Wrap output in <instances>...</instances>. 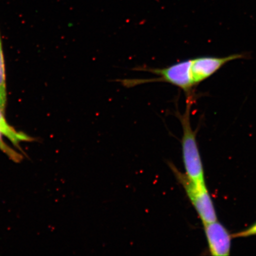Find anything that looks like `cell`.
Here are the masks:
<instances>
[{
    "label": "cell",
    "instance_id": "cell-2",
    "mask_svg": "<svg viewBox=\"0 0 256 256\" xmlns=\"http://www.w3.org/2000/svg\"><path fill=\"white\" fill-rule=\"evenodd\" d=\"M192 60H183L162 68L147 67L138 68L140 71L147 72L159 76L156 78L124 80L121 81L124 86L130 88L144 83L164 82L176 86L184 91L186 96L193 95L194 84L192 78L191 66Z\"/></svg>",
    "mask_w": 256,
    "mask_h": 256
},
{
    "label": "cell",
    "instance_id": "cell-8",
    "mask_svg": "<svg viewBox=\"0 0 256 256\" xmlns=\"http://www.w3.org/2000/svg\"><path fill=\"white\" fill-rule=\"evenodd\" d=\"M2 133L0 131V151L4 154L8 158L15 162H19L24 159V156L6 143L3 139Z\"/></svg>",
    "mask_w": 256,
    "mask_h": 256
},
{
    "label": "cell",
    "instance_id": "cell-7",
    "mask_svg": "<svg viewBox=\"0 0 256 256\" xmlns=\"http://www.w3.org/2000/svg\"><path fill=\"white\" fill-rule=\"evenodd\" d=\"M8 104L7 81H6V64L2 42L0 33V108L6 114Z\"/></svg>",
    "mask_w": 256,
    "mask_h": 256
},
{
    "label": "cell",
    "instance_id": "cell-4",
    "mask_svg": "<svg viewBox=\"0 0 256 256\" xmlns=\"http://www.w3.org/2000/svg\"><path fill=\"white\" fill-rule=\"evenodd\" d=\"M246 57L244 54H235L225 57L200 56L192 60L191 72L194 86L210 78L226 64Z\"/></svg>",
    "mask_w": 256,
    "mask_h": 256
},
{
    "label": "cell",
    "instance_id": "cell-1",
    "mask_svg": "<svg viewBox=\"0 0 256 256\" xmlns=\"http://www.w3.org/2000/svg\"><path fill=\"white\" fill-rule=\"evenodd\" d=\"M195 100V94L187 96L186 106L183 114H176L183 128L181 140L182 156L185 174L197 184H204V170L196 142V132L192 130L190 123V110Z\"/></svg>",
    "mask_w": 256,
    "mask_h": 256
},
{
    "label": "cell",
    "instance_id": "cell-3",
    "mask_svg": "<svg viewBox=\"0 0 256 256\" xmlns=\"http://www.w3.org/2000/svg\"><path fill=\"white\" fill-rule=\"evenodd\" d=\"M170 167L174 172L178 180L184 187L188 199L196 210L203 224L216 222L217 216L215 207L206 184H194L186 175L179 172L174 165L170 164Z\"/></svg>",
    "mask_w": 256,
    "mask_h": 256
},
{
    "label": "cell",
    "instance_id": "cell-6",
    "mask_svg": "<svg viewBox=\"0 0 256 256\" xmlns=\"http://www.w3.org/2000/svg\"><path fill=\"white\" fill-rule=\"evenodd\" d=\"M0 131L14 146L20 148L22 142H33V138L24 132H18L10 126L6 119L5 114L0 108Z\"/></svg>",
    "mask_w": 256,
    "mask_h": 256
},
{
    "label": "cell",
    "instance_id": "cell-9",
    "mask_svg": "<svg viewBox=\"0 0 256 256\" xmlns=\"http://www.w3.org/2000/svg\"><path fill=\"white\" fill-rule=\"evenodd\" d=\"M256 235V222L249 227L248 228L243 230V231L238 232L232 235L234 238H246L251 236Z\"/></svg>",
    "mask_w": 256,
    "mask_h": 256
},
{
    "label": "cell",
    "instance_id": "cell-5",
    "mask_svg": "<svg viewBox=\"0 0 256 256\" xmlns=\"http://www.w3.org/2000/svg\"><path fill=\"white\" fill-rule=\"evenodd\" d=\"M204 226L210 254L214 256L230 255L232 236L226 227L217 220L204 224Z\"/></svg>",
    "mask_w": 256,
    "mask_h": 256
}]
</instances>
